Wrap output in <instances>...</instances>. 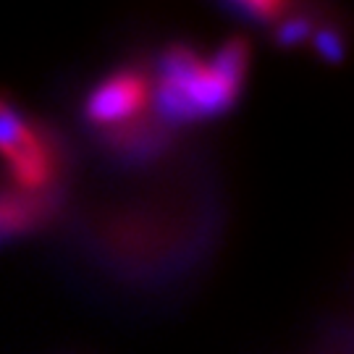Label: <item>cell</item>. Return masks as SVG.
Segmentation results:
<instances>
[{
    "instance_id": "6da1fadb",
    "label": "cell",
    "mask_w": 354,
    "mask_h": 354,
    "mask_svg": "<svg viewBox=\"0 0 354 354\" xmlns=\"http://www.w3.org/2000/svg\"><path fill=\"white\" fill-rule=\"evenodd\" d=\"M158 79L171 82L184 92L194 121L226 113L228 108H234L241 92V87L213 74L210 66L189 45H181V42L165 48L158 64Z\"/></svg>"
},
{
    "instance_id": "7a4b0ae2",
    "label": "cell",
    "mask_w": 354,
    "mask_h": 354,
    "mask_svg": "<svg viewBox=\"0 0 354 354\" xmlns=\"http://www.w3.org/2000/svg\"><path fill=\"white\" fill-rule=\"evenodd\" d=\"M150 76L142 68H118L87 95L84 118L102 131L137 121L150 105Z\"/></svg>"
},
{
    "instance_id": "3957f363",
    "label": "cell",
    "mask_w": 354,
    "mask_h": 354,
    "mask_svg": "<svg viewBox=\"0 0 354 354\" xmlns=\"http://www.w3.org/2000/svg\"><path fill=\"white\" fill-rule=\"evenodd\" d=\"M64 187L55 184L45 192L0 189V247L8 241L39 231L61 210Z\"/></svg>"
},
{
    "instance_id": "277c9868",
    "label": "cell",
    "mask_w": 354,
    "mask_h": 354,
    "mask_svg": "<svg viewBox=\"0 0 354 354\" xmlns=\"http://www.w3.org/2000/svg\"><path fill=\"white\" fill-rule=\"evenodd\" d=\"M165 131H168V127L160 124L155 115L152 118L140 115L137 121L105 129L102 142L115 158H121L127 163H142V160H150L152 155H158L165 147Z\"/></svg>"
},
{
    "instance_id": "5b68a950",
    "label": "cell",
    "mask_w": 354,
    "mask_h": 354,
    "mask_svg": "<svg viewBox=\"0 0 354 354\" xmlns=\"http://www.w3.org/2000/svg\"><path fill=\"white\" fill-rule=\"evenodd\" d=\"M210 66V71L218 74L221 79H226L231 84L241 87L247 79V66H250V42L244 37H231L226 39L218 50L213 53L210 61H205Z\"/></svg>"
},
{
    "instance_id": "8992f818",
    "label": "cell",
    "mask_w": 354,
    "mask_h": 354,
    "mask_svg": "<svg viewBox=\"0 0 354 354\" xmlns=\"http://www.w3.org/2000/svg\"><path fill=\"white\" fill-rule=\"evenodd\" d=\"M37 124H32L11 100L0 95V155L11 158L35 131Z\"/></svg>"
},
{
    "instance_id": "52a82bcc",
    "label": "cell",
    "mask_w": 354,
    "mask_h": 354,
    "mask_svg": "<svg viewBox=\"0 0 354 354\" xmlns=\"http://www.w3.org/2000/svg\"><path fill=\"white\" fill-rule=\"evenodd\" d=\"M226 11L236 13L241 19H250V21H257V24H268V21H281L283 13H289V6L286 3H279V0H252V3H231L226 6Z\"/></svg>"
},
{
    "instance_id": "ba28073f",
    "label": "cell",
    "mask_w": 354,
    "mask_h": 354,
    "mask_svg": "<svg viewBox=\"0 0 354 354\" xmlns=\"http://www.w3.org/2000/svg\"><path fill=\"white\" fill-rule=\"evenodd\" d=\"M315 32V19L313 16H304V13H294V16H286L281 19L279 26H276V42L281 48H294L304 39L313 37Z\"/></svg>"
},
{
    "instance_id": "9c48e42d",
    "label": "cell",
    "mask_w": 354,
    "mask_h": 354,
    "mask_svg": "<svg viewBox=\"0 0 354 354\" xmlns=\"http://www.w3.org/2000/svg\"><path fill=\"white\" fill-rule=\"evenodd\" d=\"M313 42L315 50L328 61V64H342L344 58V37L333 29V26H323L313 32Z\"/></svg>"
}]
</instances>
